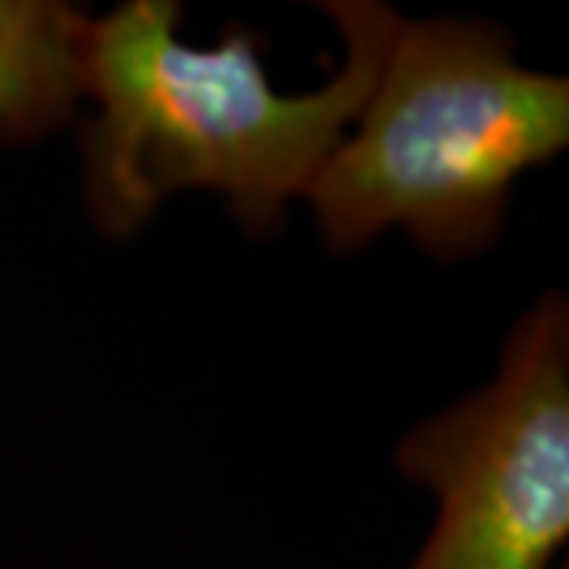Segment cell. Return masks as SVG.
<instances>
[{
  "instance_id": "cell-1",
  "label": "cell",
  "mask_w": 569,
  "mask_h": 569,
  "mask_svg": "<svg viewBox=\"0 0 569 569\" xmlns=\"http://www.w3.org/2000/svg\"><path fill=\"white\" fill-rule=\"evenodd\" d=\"M346 41L323 89L282 96L263 36L228 26L216 48L181 39V3L127 0L86 32V200L108 238L137 234L174 190H216L250 234H276L291 197H307L373 92L402 17L387 3L332 0Z\"/></svg>"
},
{
  "instance_id": "cell-2",
  "label": "cell",
  "mask_w": 569,
  "mask_h": 569,
  "mask_svg": "<svg viewBox=\"0 0 569 569\" xmlns=\"http://www.w3.org/2000/svg\"><path fill=\"white\" fill-rule=\"evenodd\" d=\"M569 142V82L526 70L485 20L399 22L358 130L313 178L326 244L355 250L392 224L440 257L503 231L522 171Z\"/></svg>"
},
{
  "instance_id": "cell-3",
  "label": "cell",
  "mask_w": 569,
  "mask_h": 569,
  "mask_svg": "<svg viewBox=\"0 0 569 569\" xmlns=\"http://www.w3.org/2000/svg\"><path fill=\"white\" fill-rule=\"evenodd\" d=\"M399 468L437 493L408 569H550L569 535V313L548 295L509 332L497 380L418 425Z\"/></svg>"
},
{
  "instance_id": "cell-4",
  "label": "cell",
  "mask_w": 569,
  "mask_h": 569,
  "mask_svg": "<svg viewBox=\"0 0 569 569\" xmlns=\"http://www.w3.org/2000/svg\"><path fill=\"white\" fill-rule=\"evenodd\" d=\"M89 17L63 0H0V142H36L86 96Z\"/></svg>"
}]
</instances>
